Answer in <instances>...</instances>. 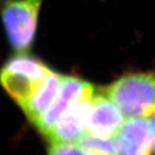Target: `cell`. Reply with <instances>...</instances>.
Here are the masks:
<instances>
[{"instance_id": "obj_11", "label": "cell", "mask_w": 155, "mask_h": 155, "mask_svg": "<svg viewBox=\"0 0 155 155\" xmlns=\"http://www.w3.org/2000/svg\"><path fill=\"white\" fill-rule=\"evenodd\" d=\"M48 155H86L76 144L61 143L53 144Z\"/></svg>"}, {"instance_id": "obj_2", "label": "cell", "mask_w": 155, "mask_h": 155, "mask_svg": "<svg viewBox=\"0 0 155 155\" xmlns=\"http://www.w3.org/2000/svg\"><path fill=\"white\" fill-rule=\"evenodd\" d=\"M43 0H0V15L11 47L19 53L30 48L35 37Z\"/></svg>"}, {"instance_id": "obj_12", "label": "cell", "mask_w": 155, "mask_h": 155, "mask_svg": "<svg viewBox=\"0 0 155 155\" xmlns=\"http://www.w3.org/2000/svg\"><path fill=\"white\" fill-rule=\"evenodd\" d=\"M147 118L148 124H149L152 153H153V155H155V114L147 116Z\"/></svg>"}, {"instance_id": "obj_8", "label": "cell", "mask_w": 155, "mask_h": 155, "mask_svg": "<svg viewBox=\"0 0 155 155\" xmlns=\"http://www.w3.org/2000/svg\"><path fill=\"white\" fill-rule=\"evenodd\" d=\"M42 81L35 80L21 73L9 72L4 68L0 70V84L20 107L31 97Z\"/></svg>"}, {"instance_id": "obj_4", "label": "cell", "mask_w": 155, "mask_h": 155, "mask_svg": "<svg viewBox=\"0 0 155 155\" xmlns=\"http://www.w3.org/2000/svg\"><path fill=\"white\" fill-rule=\"evenodd\" d=\"M126 116L104 93L96 94L91 102L86 120V134L104 139H114Z\"/></svg>"}, {"instance_id": "obj_9", "label": "cell", "mask_w": 155, "mask_h": 155, "mask_svg": "<svg viewBox=\"0 0 155 155\" xmlns=\"http://www.w3.org/2000/svg\"><path fill=\"white\" fill-rule=\"evenodd\" d=\"M2 68L9 72H17L37 81L44 79L50 68L39 59L24 53H19L10 57Z\"/></svg>"}, {"instance_id": "obj_1", "label": "cell", "mask_w": 155, "mask_h": 155, "mask_svg": "<svg viewBox=\"0 0 155 155\" xmlns=\"http://www.w3.org/2000/svg\"><path fill=\"white\" fill-rule=\"evenodd\" d=\"M105 94L126 117L155 114V72L122 76L106 89Z\"/></svg>"}, {"instance_id": "obj_7", "label": "cell", "mask_w": 155, "mask_h": 155, "mask_svg": "<svg viewBox=\"0 0 155 155\" xmlns=\"http://www.w3.org/2000/svg\"><path fill=\"white\" fill-rule=\"evenodd\" d=\"M62 77L63 75L50 69L37 90L21 106L24 114L31 122H35L55 98L61 87Z\"/></svg>"}, {"instance_id": "obj_10", "label": "cell", "mask_w": 155, "mask_h": 155, "mask_svg": "<svg viewBox=\"0 0 155 155\" xmlns=\"http://www.w3.org/2000/svg\"><path fill=\"white\" fill-rule=\"evenodd\" d=\"M86 155H117L114 139H104L85 134L77 143Z\"/></svg>"}, {"instance_id": "obj_3", "label": "cell", "mask_w": 155, "mask_h": 155, "mask_svg": "<svg viewBox=\"0 0 155 155\" xmlns=\"http://www.w3.org/2000/svg\"><path fill=\"white\" fill-rule=\"evenodd\" d=\"M95 90L87 91L67 110L45 134L53 144H76L86 134V120Z\"/></svg>"}, {"instance_id": "obj_5", "label": "cell", "mask_w": 155, "mask_h": 155, "mask_svg": "<svg viewBox=\"0 0 155 155\" xmlns=\"http://www.w3.org/2000/svg\"><path fill=\"white\" fill-rule=\"evenodd\" d=\"M92 89H94V86L83 79L63 75L55 98L33 123L45 134L74 103Z\"/></svg>"}, {"instance_id": "obj_6", "label": "cell", "mask_w": 155, "mask_h": 155, "mask_svg": "<svg viewBox=\"0 0 155 155\" xmlns=\"http://www.w3.org/2000/svg\"><path fill=\"white\" fill-rule=\"evenodd\" d=\"M114 141L117 155H153L147 117H126Z\"/></svg>"}]
</instances>
